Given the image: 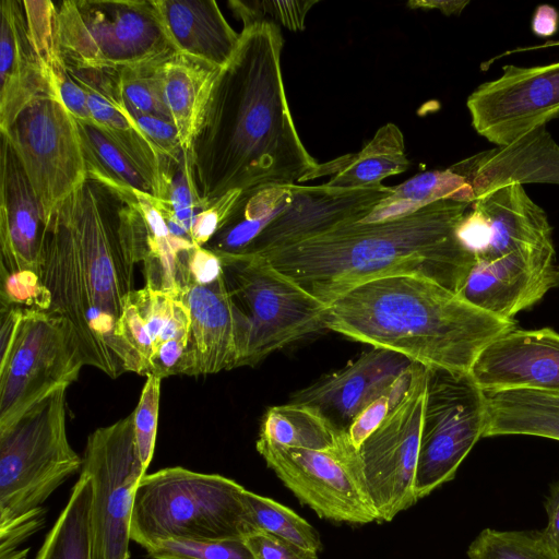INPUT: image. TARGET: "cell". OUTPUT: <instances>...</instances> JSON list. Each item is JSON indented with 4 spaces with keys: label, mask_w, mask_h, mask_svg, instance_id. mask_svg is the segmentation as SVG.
Wrapping results in <instances>:
<instances>
[{
    "label": "cell",
    "mask_w": 559,
    "mask_h": 559,
    "mask_svg": "<svg viewBox=\"0 0 559 559\" xmlns=\"http://www.w3.org/2000/svg\"><path fill=\"white\" fill-rule=\"evenodd\" d=\"M276 23L243 26L215 81L191 147L205 206L230 190L301 182L318 163L302 144L286 99Z\"/></svg>",
    "instance_id": "6da1fadb"
},
{
    "label": "cell",
    "mask_w": 559,
    "mask_h": 559,
    "mask_svg": "<svg viewBox=\"0 0 559 559\" xmlns=\"http://www.w3.org/2000/svg\"><path fill=\"white\" fill-rule=\"evenodd\" d=\"M134 206L103 183L87 180L47 221L39 277L50 308L73 326L84 364L111 379L145 376L139 356L119 335L133 289L129 247Z\"/></svg>",
    "instance_id": "7a4b0ae2"
},
{
    "label": "cell",
    "mask_w": 559,
    "mask_h": 559,
    "mask_svg": "<svg viewBox=\"0 0 559 559\" xmlns=\"http://www.w3.org/2000/svg\"><path fill=\"white\" fill-rule=\"evenodd\" d=\"M471 205L441 200L400 218L344 225L259 254L329 305L358 285L399 275L460 293L475 258L455 228Z\"/></svg>",
    "instance_id": "3957f363"
},
{
    "label": "cell",
    "mask_w": 559,
    "mask_h": 559,
    "mask_svg": "<svg viewBox=\"0 0 559 559\" xmlns=\"http://www.w3.org/2000/svg\"><path fill=\"white\" fill-rule=\"evenodd\" d=\"M516 328L427 277L358 285L329 305L325 329L426 368L469 372L479 353Z\"/></svg>",
    "instance_id": "277c9868"
},
{
    "label": "cell",
    "mask_w": 559,
    "mask_h": 559,
    "mask_svg": "<svg viewBox=\"0 0 559 559\" xmlns=\"http://www.w3.org/2000/svg\"><path fill=\"white\" fill-rule=\"evenodd\" d=\"M243 490L230 478L180 466L145 474L134 497L130 538L145 549L169 538H243L251 533Z\"/></svg>",
    "instance_id": "5b68a950"
},
{
    "label": "cell",
    "mask_w": 559,
    "mask_h": 559,
    "mask_svg": "<svg viewBox=\"0 0 559 559\" xmlns=\"http://www.w3.org/2000/svg\"><path fill=\"white\" fill-rule=\"evenodd\" d=\"M62 385L0 429V526L40 507L82 469L66 429Z\"/></svg>",
    "instance_id": "8992f818"
},
{
    "label": "cell",
    "mask_w": 559,
    "mask_h": 559,
    "mask_svg": "<svg viewBox=\"0 0 559 559\" xmlns=\"http://www.w3.org/2000/svg\"><path fill=\"white\" fill-rule=\"evenodd\" d=\"M0 429L74 382L84 364L73 326L51 311L0 310Z\"/></svg>",
    "instance_id": "52a82bcc"
},
{
    "label": "cell",
    "mask_w": 559,
    "mask_h": 559,
    "mask_svg": "<svg viewBox=\"0 0 559 559\" xmlns=\"http://www.w3.org/2000/svg\"><path fill=\"white\" fill-rule=\"evenodd\" d=\"M56 5L58 44L67 67L120 70L176 52L153 0H66Z\"/></svg>",
    "instance_id": "ba28073f"
},
{
    "label": "cell",
    "mask_w": 559,
    "mask_h": 559,
    "mask_svg": "<svg viewBox=\"0 0 559 559\" xmlns=\"http://www.w3.org/2000/svg\"><path fill=\"white\" fill-rule=\"evenodd\" d=\"M226 285L251 322L245 366L325 329L329 304L259 253H216ZM326 330V329H325Z\"/></svg>",
    "instance_id": "9c48e42d"
},
{
    "label": "cell",
    "mask_w": 559,
    "mask_h": 559,
    "mask_svg": "<svg viewBox=\"0 0 559 559\" xmlns=\"http://www.w3.org/2000/svg\"><path fill=\"white\" fill-rule=\"evenodd\" d=\"M419 456L415 476L417 500L455 477L459 466L487 423L485 391L471 372L427 368Z\"/></svg>",
    "instance_id": "30bf717a"
},
{
    "label": "cell",
    "mask_w": 559,
    "mask_h": 559,
    "mask_svg": "<svg viewBox=\"0 0 559 559\" xmlns=\"http://www.w3.org/2000/svg\"><path fill=\"white\" fill-rule=\"evenodd\" d=\"M255 448L282 483L320 518L359 525L379 522L359 452L347 432L324 450L288 448L261 438Z\"/></svg>",
    "instance_id": "8fae6325"
},
{
    "label": "cell",
    "mask_w": 559,
    "mask_h": 559,
    "mask_svg": "<svg viewBox=\"0 0 559 559\" xmlns=\"http://www.w3.org/2000/svg\"><path fill=\"white\" fill-rule=\"evenodd\" d=\"M81 472L92 483V559H129L134 497L146 472L133 412L88 436Z\"/></svg>",
    "instance_id": "7c38bea8"
},
{
    "label": "cell",
    "mask_w": 559,
    "mask_h": 559,
    "mask_svg": "<svg viewBox=\"0 0 559 559\" xmlns=\"http://www.w3.org/2000/svg\"><path fill=\"white\" fill-rule=\"evenodd\" d=\"M16 154L46 221L87 180L78 121L55 94L31 102L1 132Z\"/></svg>",
    "instance_id": "4fadbf2b"
},
{
    "label": "cell",
    "mask_w": 559,
    "mask_h": 559,
    "mask_svg": "<svg viewBox=\"0 0 559 559\" xmlns=\"http://www.w3.org/2000/svg\"><path fill=\"white\" fill-rule=\"evenodd\" d=\"M427 379L428 369L413 362L404 396L358 450L379 522L391 521L417 502L415 476Z\"/></svg>",
    "instance_id": "5bb4252c"
},
{
    "label": "cell",
    "mask_w": 559,
    "mask_h": 559,
    "mask_svg": "<svg viewBox=\"0 0 559 559\" xmlns=\"http://www.w3.org/2000/svg\"><path fill=\"white\" fill-rule=\"evenodd\" d=\"M502 70L467 99L473 127L497 146L559 117V61L532 68L508 64Z\"/></svg>",
    "instance_id": "9a60e30c"
},
{
    "label": "cell",
    "mask_w": 559,
    "mask_h": 559,
    "mask_svg": "<svg viewBox=\"0 0 559 559\" xmlns=\"http://www.w3.org/2000/svg\"><path fill=\"white\" fill-rule=\"evenodd\" d=\"M181 300L190 312L183 374H212L245 366L251 322L233 298L224 273L207 284L190 283Z\"/></svg>",
    "instance_id": "2e32d148"
},
{
    "label": "cell",
    "mask_w": 559,
    "mask_h": 559,
    "mask_svg": "<svg viewBox=\"0 0 559 559\" xmlns=\"http://www.w3.org/2000/svg\"><path fill=\"white\" fill-rule=\"evenodd\" d=\"M392 191L382 183L361 188L296 183L287 203L242 253H261L358 223Z\"/></svg>",
    "instance_id": "e0dca14e"
},
{
    "label": "cell",
    "mask_w": 559,
    "mask_h": 559,
    "mask_svg": "<svg viewBox=\"0 0 559 559\" xmlns=\"http://www.w3.org/2000/svg\"><path fill=\"white\" fill-rule=\"evenodd\" d=\"M557 286L559 269L552 246L475 262L459 294L489 313L513 319Z\"/></svg>",
    "instance_id": "ac0fdd59"
},
{
    "label": "cell",
    "mask_w": 559,
    "mask_h": 559,
    "mask_svg": "<svg viewBox=\"0 0 559 559\" xmlns=\"http://www.w3.org/2000/svg\"><path fill=\"white\" fill-rule=\"evenodd\" d=\"M471 374L484 391L533 389L559 393V333L513 329L489 343Z\"/></svg>",
    "instance_id": "d6986e66"
},
{
    "label": "cell",
    "mask_w": 559,
    "mask_h": 559,
    "mask_svg": "<svg viewBox=\"0 0 559 559\" xmlns=\"http://www.w3.org/2000/svg\"><path fill=\"white\" fill-rule=\"evenodd\" d=\"M412 364L400 354L371 347L345 367L294 392L289 402L313 406L337 427L346 429Z\"/></svg>",
    "instance_id": "ffe728a7"
},
{
    "label": "cell",
    "mask_w": 559,
    "mask_h": 559,
    "mask_svg": "<svg viewBox=\"0 0 559 559\" xmlns=\"http://www.w3.org/2000/svg\"><path fill=\"white\" fill-rule=\"evenodd\" d=\"M0 267L39 275L47 221L26 174L1 135Z\"/></svg>",
    "instance_id": "44dd1931"
},
{
    "label": "cell",
    "mask_w": 559,
    "mask_h": 559,
    "mask_svg": "<svg viewBox=\"0 0 559 559\" xmlns=\"http://www.w3.org/2000/svg\"><path fill=\"white\" fill-rule=\"evenodd\" d=\"M450 168L472 186L475 199L509 185H559V145L542 126Z\"/></svg>",
    "instance_id": "7402d4cb"
},
{
    "label": "cell",
    "mask_w": 559,
    "mask_h": 559,
    "mask_svg": "<svg viewBox=\"0 0 559 559\" xmlns=\"http://www.w3.org/2000/svg\"><path fill=\"white\" fill-rule=\"evenodd\" d=\"M85 90L95 126L120 147L156 185L157 199H167V176L171 162L145 136L121 94L117 70L67 67Z\"/></svg>",
    "instance_id": "603a6c76"
},
{
    "label": "cell",
    "mask_w": 559,
    "mask_h": 559,
    "mask_svg": "<svg viewBox=\"0 0 559 559\" xmlns=\"http://www.w3.org/2000/svg\"><path fill=\"white\" fill-rule=\"evenodd\" d=\"M0 12V131L2 132L31 102L39 96L57 95V93L28 39L22 1L2 0Z\"/></svg>",
    "instance_id": "cb8c5ba5"
},
{
    "label": "cell",
    "mask_w": 559,
    "mask_h": 559,
    "mask_svg": "<svg viewBox=\"0 0 559 559\" xmlns=\"http://www.w3.org/2000/svg\"><path fill=\"white\" fill-rule=\"evenodd\" d=\"M489 227L488 243L475 262H491L502 257L552 247V228L545 211L525 192L522 185H509L476 199Z\"/></svg>",
    "instance_id": "d4e9b609"
},
{
    "label": "cell",
    "mask_w": 559,
    "mask_h": 559,
    "mask_svg": "<svg viewBox=\"0 0 559 559\" xmlns=\"http://www.w3.org/2000/svg\"><path fill=\"white\" fill-rule=\"evenodd\" d=\"M166 36L176 52L225 67L240 40L213 0H153Z\"/></svg>",
    "instance_id": "484cf974"
},
{
    "label": "cell",
    "mask_w": 559,
    "mask_h": 559,
    "mask_svg": "<svg viewBox=\"0 0 559 559\" xmlns=\"http://www.w3.org/2000/svg\"><path fill=\"white\" fill-rule=\"evenodd\" d=\"M221 68L179 52L158 61L155 73L182 150L191 153Z\"/></svg>",
    "instance_id": "4316f807"
},
{
    "label": "cell",
    "mask_w": 559,
    "mask_h": 559,
    "mask_svg": "<svg viewBox=\"0 0 559 559\" xmlns=\"http://www.w3.org/2000/svg\"><path fill=\"white\" fill-rule=\"evenodd\" d=\"M409 167L404 135L394 123L378 129L357 153L336 157L318 166L301 182L330 176V187L361 188L381 185L382 180Z\"/></svg>",
    "instance_id": "83f0119b"
},
{
    "label": "cell",
    "mask_w": 559,
    "mask_h": 559,
    "mask_svg": "<svg viewBox=\"0 0 559 559\" xmlns=\"http://www.w3.org/2000/svg\"><path fill=\"white\" fill-rule=\"evenodd\" d=\"M484 437L537 436L559 441V393L533 389L485 391Z\"/></svg>",
    "instance_id": "f1b7e54d"
},
{
    "label": "cell",
    "mask_w": 559,
    "mask_h": 559,
    "mask_svg": "<svg viewBox=\"0 0 559 559\" xmlns=\"http://www.w3.org/2000/svg\"><path fill=\"white\" fill-rule=\"evenodd\" d=\"M441 200L473 204L476 199L472 186L450 167L444 170L425 171L393 187L392 193L358 223L400 218Z\"/></svg>",
    "instance_id": "f546056e"
},
{
    "label": "cell",
    "mask_w": 559,
    "mask_h": 559,
    "mask_svg": "<svg viewBox=\"0 0 559 559\" xmlns=\"http://www.w3.org/2000/svg\"><path fill=\"white\" fill-rule=\"evenodd\" d=\"M294 185L242 191L225 225L204 246L215 253H242L290 199Z\"/></svg>",
    "instance_id": "4dcf8cb0"
},
{
    "label": "cell",
    "mask_w": 559,
    "mask_h": 559,
    "mask_svg": "<svg viewBox=\"0 0 559 559\" xmlns=\"http://www.w3.org/2000/svg\"><path fill=\"white\" fill-rule=\"evenodd\" d=\"M346 433L313 406L288 402L264 414L259 438L269 442L311 450L335 445Z\"/></svg>",
    "instance_id": "1f68e13d"
},
{
    "label": "cell",
    "mask_w": 559,
    "mask_h": 559,
    "mask_svg": "<svg viewBox=\"0 0 559 559\" xmlns=\"http://www.w3.org/2000/svg\"><path fill=\"white\" fill-rule=\"evenodd\" d=\"M79 129L87 178L114 191L131 188L157 198L155 182L103 131L85 123H79Z\"/></svg>",
    "instance_id": "d6a6232c"
},
{
    "label": "cell",
    "mask_w": 559,
    "mask_h": 559,
    "mask_svg": "<svg viewBox=\"0 0 559 559\" xmlns=\"http://www.w3.org/2000/svg\"><path fill=\"white\" fill-rule=\"evenodd\" d=\"M92 483L81 472L36 559H92Z\"/></svg>",
    "instance_id": "836d02e7"
},
{
    "label": "cell",
    "mask_w": 559,
    "mask_h": 559,
    "mask_svg": "<svg viewBox=\"0 0 559 559\" xmlns=\"http://www.w3.org/2000/svg\"><path fill=\"white\" fill-rule=\"evenodd\" d=\"M241 499L251 532H265L314 552L322 549L318 531L294 510L246 488Z\"/></svg>",
    "instance_id": "e575fe53"
},
{
    "label": "cell",
    "mask_w": 559,
    "mask_h": 559,
    "mask_svg": "<svg viewBox=\"0 0 559 559\" xmlns=\"http://www.w3.org/2000/svg\"><path fill=\"white\" fill-rule=\"evenodd\" d=\"M144 322L155 350L165 342L189 336L190 312L181 299L144 286L128 296Z\"/></svg>",
    "instance_id": "d590c367"
},
{
    "label": "cell",
    "mask_w": 559,
    "mask_h": 559,
    "mask_svg": "<svg viewBox=\"0 0 559 559\" xmlns=\"http://www.w3.org/2000/svg\"><path fill=\"white\" fill-rule=\"evenodd\" d=\"M469 559H559L543 531L483 530L467 549Z\"/></svg>",
    "instance_id": "8d00e7d4"
},
{
    "label": "cell",
    "mask_w": 559,
    "mask_h": 559,
    "mask_svg": "<svg viewBox=\"0 0 559 559\" xmlns=\"http://www.w3.org/2000/svg\"><path fill=\"white\" fill-rule=\"evenodd\" d=\"M22 4L28 39L56 90L58 76L67 70L58 44L57 5L49 0H24Z\"/></svg>",
    "instance_id": "74e56055"
},
{
    "label": "cell",
    "mask_w": 559,
    "mask_h": 559,
    "mask_svg": "<svg viewBox=\"0 0 559 559\" xmlns=\"http://www.w3.org/2000/svg\"><path fill=\"white\" fill-rule=\"evenodd\" d=\"M146 551L153 559H254L243 538H169Z\"/></svg>",
    "instance_id": "f35d334b"
},
{
    "label": "cell",
    "mask_w": 559,
    "mask_h": 559,
    "mask_svg": "<svg viewBox=\"0 0 559 559\" xmlns=\"http://www.w3.org/2000/svg\"><path fill=\"white\" fill-rule=\"evenodd\" d=\"M158 61L117 70L118 83L124 102L133 110L171 121L155 73Z\"/></svg>",
    "instance_id": "ab89813d"
},
{
    "label": "cell",
    "mask_w": 559,
    "mask_h": 559,
    "mask_svg": "<svg viewBox=\"0 0 559 559\" xmlns=\"http://www.w3.org/2000/svg\"><path fill=\"white\" fill-rule=\"evenodd\" d=\"M174 217L190 234L194 217L204 207L192 163L191 153H183L178 163H173L167 176V199Z\"/></svg>",
    "instance_id": "60d3db41"
},
{
    "label": "cell",
    "mask_w": 559,
    "mask_h": 559,
    "mask_svg": "<svg viewBox=\"0 0 559 559\" xmlns=\"http://www.w3.org/2000/svg\"><path fill=\"white\" fill-rule=\"evenodd\" d=\"M318 0L296 1H240L228 2L234 14L240 19L243 26L264 21L269 15L278 24L290 31H302L305 19ZM274 23V22H273Z\"/></svg>",
    "instance_id": "b9f144b4"
},
{
    "label": "cell",
    "mask_w": 559,
    "mask_h": 559,
    "mask_svg": "<svg viewBox=\"0 0 559 559\" xmlns=\"http://www.w3.org/2000/svg\"><path fill=\"white\" fill-rule=\"evenodd\" d=\"M412 371L413 364L388 389L365 406L348 425L346 432L357 450L404 396L412 379Z\"/></svg>",
    "instance_id": "7bdbcfd3"
},
{
    "label": "cell",
    "mask_w": 559,
    "mask_h": 559,
    "mask_svg": "<svg viewBox=\"0 0 559 559\" xmlns=\"http://www.w3.org/2000/svg\"><path fill=\"white\" fill-rule=\"evenodd\" d=\"M146 378L139 403L133 411L135 441L145 469L148 468L155 449L162 382V379L154 374Z\"/></svg>",
    "instance_id": "ee69618b"
},
{
    "label": "cell",
    "mask_w": 559,
    "mask_h": 559,
    "mask_svg": "<svg viewBox=\"0 0 559 559\" xmlns=\"http://www.w3.org/2000/svg\"><path fill=\"white\" fill-rule=\"evenodd\" d=\"M0 304L23 310L48 311L50 295L37 273L9 272L0 267Z\"/></svg>",
    "instance_id": "f6af8a7d"
},
{
    "label": "cell",
    "mask_w": 559,
    "mask_h": 559,
    "mask_svg": "<svg viewBox=\"0 0 559 559\" xmlns=\"http://www.w3.org/2000/svg\"><path fill=\"white\" fill-rule=\"evenodd\" d=\"M241 190H230L209 203L194 217L190 237L194 246L204 247L218 233L231 215Z\"/></svg>",
    "instance_id": "bcb514c9"
},
{
    "label": "cell",
    "mask_w": 559,
    "mask_h": 559,
    "mask_svg": "<svg viewBox=\"0 0 559 559\" xmlns=\"http://www.w3.org/2000/svg\"><path fill=\"white\" fill-rule=\"evenodd\" d=\"M127 106L135 119L138 126L141 128L153 146L165 158L178 163L185 152L182 150L178 130L175 124L170 120L152 115H144L133 110L128 104Z\"/></svg>",
    "instance_id": "7dc6e473"
},
{
    "label": "cell",
    "mask_w": 559,
    "mask_h": 559,
    "mask_svg": "<svg viewBox=\"0 0 559 559\" xmlns=\"http://www.w3.org/2000/svg\"><path fill=\"white\" fill-rule=\"evenodd\" d=\"M119 335L139 356L143 364L145 376H148L154 356V344L136 308L128 298L119 323Z\"/></svg>",
    "instance_id": "c3c4849f"
},
{
    "label": "cell",
    "mask_w": 559,
    "mask_h": 559,
    "mask_svg": "<svg viewBox=\"0 0 559 559\" xmlns=\"http://www.w3.org/2000/svg\"><path fill=\"white\" fill-rule=\"evenodd\" d=\"M243 540L254 559H318V552L265 532L252 531Z\"/></svg>",
    "instance_id": "681fc988"
},
{
    "label": "cell",
    "mask_w": 559,
    "mask_h": 559,
    "mask_svg": "<svg viewBox=\"0 0 559 559\" xmlns=\"http://www.w3.org/2000/svg\"><path fill=\"white\" fill-rule=\"evenodd\" d=\"M45 518L43 508L28 513L0 526V559H24L26 551H16V547L29 535L36 532Z\"/></svg>",
    "instance_id": "f907efd6"
},
{
    "label": "cell",
    "mask_w": 559,
    "mask_h": 559,
    "mask_svg": "<svg viewBox=\"0 0 559 559\" xmlns=\"http://www.w3.org/2000/svg\"><path fill=\"white\" fill-rule=\"evenodd\" d=\"M59 98L79 123L95 126L85 90L72 78L68 69L56 81Z\"/></svg>",
    "instance_id": "816d5d0a"
},
{
    "label": "cell",
    "mask_w": 559,
    "mask_h": 559,
    "mask_svg": "<svg viewBox=\"0 0 559 559\" xmlns=\"http://www.w3.org/2000/svg\"><path fill=\"white\" fill-rule=\"evenodd\" d=\"M188 340L189 336H182L163 343L154 353L150 374L160 379L183 374Z\"/></svg>",
    "instance_id": "f5cc1de1"
},
{
    "label": "cell",
    "mask_w": 559,
    "mask_h": 559,
    "mask_svg": "<svg viewBox=\"0 0 559 559\" xmlns=\"http://www.w3.org/2000/svg\"><path fill=\"white\" fill-rule=\"evenodd\" d=\"M187 267L189 284H207L223 275V265L219 257L205 247L195 246L190 250Z\"/></svg>",
    "instance_id": "db71d44e"
},
{
    "label": "cell",
    "mask_w": 559,
    "mask_h": 559,
    "mask_svg": "<svg viewBox=\"0 0 559 559\" xmlns=\"http://www.w3.org/2000/svg\"><path fill=\"white\" fill-rule=\"evenodd\" d=\"M544 506L548 523L543 532L559 549V480H556L550 485Z\"/></svg>",
    "instance_id": "11a10c76"
},
{
    "label": "cell",
    "mask_w": 559,
    "mask_h": 559,
    "mask_svg": "<svg viewBox=\"0 0 559 559\" xmlns=\"http://www.w3.org/2000/svg\"><path fill=\"white\" fill-rule=\"evenodd\" d=\"M559 13L549 4H540L537 7L533 20L532 31L539 37H548L558 31Z\"/></svg>",
    "instance_id": "9f6ffc18"
},
{
    "label": "cell",
    "mask_w": 559,
    "mask_h": 559,
    "mask_svg": "<svg viewBox=\"0 0 559 559\" xmlns=\"http://www.w3.org/2000/svg\"><path fill=\"white\" fill-rule=\"evenodd\" d=\"M467 3L466 0H412L407 2V7L424 10L437 9L445 15H451L460 14Z\"/></svg>",
    "instance_id": "6f0895ef"
},
{
    "label": "cell",
    "mask_w": 559,
    "mask_h": 559,
    "mask_svg": "<svg viewBox=\"0 0 559 559\" xmlns=\"http://www.w3.org/2000/svg\"><path fill=\"white\" fill-rule=\"evenodd\" d=\"M558 269H559V265H558Z\"/></svg>",
    "instance_id": "680465c9"
}]
</instances>
